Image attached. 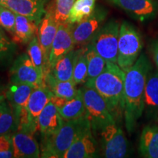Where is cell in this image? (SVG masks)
<instances>
[{
    "label": "cell",
    "mask_w": 158,
    "mask_h": 158,
    "mask_svg": "<svg viewBox=\"0 0 158 158\" xmlns=\"http://www.w3.org/2000/svg\"><path fill=\"white\" fill-rule=\"evenodd\" d=\"M4 1H6V0H0V2H4Z\"/></svg>",
    "instance_id": "obj_36"
},
{
    "label": "cell",
    "mask_w": 158,
    "mask_h": 158,
    "mask_svg": "<svg viewBox=\"0 0 158 158\" xmlns=\"http://www.w3.org/2000/svg\"><path fill=\"white\" fill-rule=\"evenodd\" d=\"M38 25L35 21L24 15L15 13V31L13 40L15 43L27 44L37 35Z\"/></svg>",
    "instance_id": "obj_22"
},
{
    "label": "cell",
    "mask_w": 158,
    "mask_h": 158,
    "mask_svg": "<svg viewBox=\"0 0 158 158\" xmlns=\"http://www.w3.org/2000/svg\"><path fill=\"white\" fill-rule=\"evenodd\" d=\"M58 27L59 24L54 19V9L48 8L46 10V13L43 17L40 23H39L37 32V38L43 50L45 64H46L45 76L49 73V56H50L51 46H52L54 37L56 36Z\"/></svg>",
    "instance_id": "obj_12"
},
{
    "label": "cell",
    "mask_w": 158,
    "mask_h": 158,
    "mask_svg": "<svg viewBox=\"0 0 158 158\" xmlns=\"http://www.w3.org/2000/svg\"><path fill=\"white\" fill-rule=\"evenodd\" d=\"M13 157L12 135L10 134L0 135V158Z\"/></svg>",
    "instance_id": "obj_32"
},
{
    "label": "cell",
    "mask_w": 158,
    "mask_h": 158,
    "mask_svg": "<svg viewBox=\"0 0 158 158\" xmlns=\"http://www.w3.org/2000/svg\"><path fill=\"white\" fill-rule=\"evenodd\" d=\"M143 113L152 119L158 120V70L150 71L144 93Z\"/></svg>",
    "instance_id": "obj_17"
},
{
    "label": "cell",
    "mask_w": 158,
    "mask_h": 158,
    "mask_svg": "<svg viewBox=\"0 0 158 158\" xmlns=\"http://www.w3.org/2000/svg\"><path fill=\"white\" fill-rule=\"evenodd\" d=\"M78 51L79 48L77 50L73 49L68 54L59 59L51 67L48 73L56 80L61 81L72 80L75 63L78 56Z\"/></svg>",
    "instance_id": "obj_20"
},
{
    "label": "cell",
    "mask_w": 158,
    "mask_h": 158,
    "mask_svg": "<svg viewBox=\"0 0 158 158\" xmlns=\"http://www.w3.org/2000/svg\"><path fill=\"white\" fill-rule=\"evenodd\" d=\"M81 89L92 132L100 133L108 124L116 123L106 100L94 89L85 85Z\"/></svg>",
    "instance_id": "obj_5"
},
{
    "label": "cell",
    "mask_w": 158,
    "mask_h": 158,
    "mask_svg": "<svg viewBox=\"0 0 158 158\" xmlns=\"http://www.w3.org/2000/svg\"><path fill=\"white\" fill-rule=\"evenodd\" d=\"M54 94L45 83L33 89L27 103V110L33 122L37 124V119L42 110L51 101Z\"/></svg>",
    "instance_id": "obj_18"
},
{
    "label": "cell",
    "mask_w": 158,
    "mask_h": 158,
    "mask_svg": "<svg viewBox=\"0 0 158 158\" xmlns=\"http://www.w3.org/2000/svg\"><path fill=\"white\" fill-rule=\"evenodd\" d=\"M7 101L6 100V97L5 94H0V108L2 107V106Z\"/></svg>",
    "instance_id": "obj_35"
},
{
    "label": "cell",
    "mask_w": 158,
    "mask_h": 158,
    "mask_svg": "<svg viewBox=\"0 0 158 158\" xmlns=\"http://www.w3.org/2000/svg\"><path fill=\"white\" fill-rule=\"evenodd\" d=\"M100 149L102 155L106 158L126 157L128 142L123 130L116 123L108 124L100 133Z\"/></svg>",
    "instance_id": "obj_7"
},
{
    "label": "cell",
    "mask_w": 158,
    "mask_h": 158,
    "mask_svg": "<svg viewBox=\"0 0 158 158\" xmlns=\"http://www.w3.org/2000/svg\"><path fill=\"white\" fill-rule=\"evenodd\" d=\"M143 46V40L138 29L130 23L123 21L119 28L116 64L126 72L137 61Z\"/></svg>",
    "instance_id": "obj_4"
},
{
    "label": "cell",
    "mask_w": 158,
    "mask_h": 158,
    "mask_svg": "<svg viewBox=\"0 0 158 158\" xmlns=\"http://www.w3.org/2000/svg\"><path fill=\"white\" fill-rule=\"evenodd\" d=\"M150 51H151L153 61L155 62L156 68L158 70V40H156L152 43Z\"/></svg>",
    "instance_id": "obj_34"
},
{
    "label": "cell",
    "mask_w": 158,
    "mask_h": 158,
    "mask_svg": "<svg viewBox=\"0 0 158 158\" xmlns=\"http://www.w3.org/2000/svg\"><path fill=\"white\" fill-rule=\"evenodd\" d=\"M139 21L153 19L158 12L157 0H106Z\"/></svg>",
    "instance_id": "obj_10"
},
{
    "label": "cell",
    "mask_w": 158,
    "mask_h": 158,
    "mask_svg": "<svg viewBox=\"0 0 158 158\" xmlns=\"http://www.w3.org/2000/svg\"><path fill=\"white\" fill-rule=\"evenodd\" d=\"M139 153L146 158H158V122L148 124L142 130Z\"/></svg>",
    "instance_id": "obj_19"
},
{
    "label": "cell",
    "mask_w": 158,
    "mask_h": 158,
    "mask_svg": "<svg viewBox=\"0 0 158 158\" xmlns=\"http://www.w3.org/2000/svg\"><path fill=\"white\" fill-rule=\"evenodd\" d=\"M95 2L96 0H76L68 22L75 24L89 16L95 8Z\"/></svg>",
    "instance_id": "obj_26"
},
{
    "label": "cell",
    "mask_w": 158,
    "mask_h": 158,
    "mask_svg": "<svg viewBox=\"0 0 158 158\" xmlns=\"http://www.w3.org/2000/svg\"><path fill=\"white\" fill-rule=\"evenodd\" d=\"M91 128L86 114L76 119L64 121L62 127L54 133L42 135L40 157L64 158L65 153L74 141Z\"/></svg>",
    "instance_id": "obj_3"
},
{
    "label": "cell",
    "mask_w": 158,
    "mask_h": 158,
    "mask_svg": "<svg viewBox=\"0 0 158 158\" xmlns=\"http://www.w3.org/2000/svg\"><path fill=\"white\" fill-rule=\"evenodd\" d=\"M13 157L37 158L40 157V149L34 135L22 130H17L12 135Z\"/></svg>",
    "instance_id": "obj_14"
},
{
    "label": "cell",
    "mask_w": 158,
    "mask_h": 158,
    "mask_svg": "<svg viewBox=\"0 0 158 158\" xmlns=\"http://www.w3.org/2000/svg\"><path fill=\"white\" fill-rule=\"evenodd\" d=\"M73 24L69 22L59 24L56 36L53 41L48 60L49 71L59 59L74 49L76 45L73 36Z\"/></svg>",
    "instance_id": "obj_11"
},
{
    "label": "cell",
    "mask_w": 158,
    "mask_h": 158,
    "mask_svg": "<svg viewBox=\"0 0 158 158\" xmlns=\"http://www.w3.org/2000/svg\"><path fill=\"white\" fill-rule=\"evenodd\" d=\"M12 43L3 32L2 27H0V59L7 54L10 51Z\"/></svg>",
    "instance_id": "obj_33"
},
{
    "label": "cell",
    "mask_w": 158,
    "mask_h": 158,
    "mask_svg": "<svg viewBox=\"0 0 158 158\" xmlns=\"http://www.w3.org/2000/svg\"><path fill=\"white\" fill-rule=\"evenodd\" d=\"M10 81L12 84H27L37 87L44 84V77L31 62L28 54H22L12 66Z\"/></svg>",
    "instance_id": "obj_9"
},
{
    "label": "cell",
    "mask_w": 158,
    "mask_h": 158,
    "mask_svg": "<svg viewBox=\"0 0 158 158\" xmlns=\"http://www.w3.org/2000/svg\"><path fill=\"white\" fill-rule=\"evenodd\" d=\"M125 74L116 63L107 62L101 74L92 81L84 84L94 89L104 98L116 123L124 116Z\"/></svg>",
    "instance_id": "obj_2"
},
{
    "label": "cell",
    "mask_w": 158,
    "mask_h": 158,
    "mask_svg": "<svg viewBox=\"0 0 158 158\" xmlns=\"http://www.w3.org/2000/svg\"><path fill=\"white\" fill-rule=\"evenodd\" d=\"M17 120L13 108L6 101L0 108V135L16 131Z\"/></svg>",
    "instance_id": "obj_27"
},
{
    "label": "cell",
    "mask_w": 158,
    "mask_h": 158,
    "mask_svg": "<svg viewBox=\"0 0 158 158\" xmlns=\"http://www.w3.org/2000/svg\"><path fill=\"white\" fill-rule=\"evenodd\" d=\"M15 13L5 6L0 5V27L13 35L15 31Z\"/></svg>",
    "instance_id": "obj_31"
},
{
    "label": "cell",
    "mask_w": 158,
    "mask_h": 158,
    "mask_svg": "<svg viewBox=\"0 0 158 158\" xmlns=\"http://www.w3.org/2000/svg\"><path fill=\"white\" fill-rule=\"evenodd\" d=\"M120 24L111 19L104 23L89 43L106 62L116 63Z\"/></svg>",
    "instance_id": "obj_6"
},
{
    "label": "cell",
    "mask_w": 158,
    "mask_h": 158,
    "mask_svg": "<svg viewBox=\"0 0 158 158\" xmlns=\"http://www.w3.org/2000/svg\"><path fill=\"white\" fill-rule=\"evenodd\" d=\"M86 45L79 48L78 56L75 63L72 80L77 85L85 84L87 81L88 65L86 59Z\"/></svg>",
    "instance_id": "obj_28"
},
{
    "label": "cell",
    "mask_w": 158,
    "mask_h": 158,
    "mask_svg": "<svg viewBox=\"0 0 158 158\" xmlns=\"http://www.w3.org/2000/svg\"><path fill=\"white\" fill-rule=\"evenodd\" d=\"M64 122V120L59 114L56 106L50 101L40 114L37 119V130L42 135H49L56 132Z\"/></svg>",
    "instance_id": "obj_16"
},
{
    "label": "cell",
    "mask_w": 158,
    "mask_h": 158,
    "mask_svg": "<svg viewBox=\"0 0 158 158\" xmlns=\"http://www.w3.org/2000/svg\"><path fill=\"white\" fill-rule=\"evenodd\" d=\"M92 128L85 131L71 145L64 158H92L98 157V147Z\"/></svg>",
    "instance_id": "obj_15"
},
{
    "label": "cell",
    "mask_w": 158,
    "mask_h": 158,
    "mask_svg": "<svg viewBox=\"0 0 158 158\" xmlns=\"http://www.w3.org/2000/svg\"><path fill=\"white\" fill-rule=\"evenodd\" d=\"M86 59L88 65V78L86 83L95 79L105 70L107 62L94 50L92 45L89 43L86 45Z\"/></svg>",
    "instance_id": "obj_25"
},
{
    "label": "cell",
    "mask_w": 158,
    "mask_h": 158,
    "mask_svg": "<svg viewBox=\"0 0 158 158\" xmlns=\"http://www.w3.org/2000/svg\"><path fill=\"white\" fill-rule=\"evenodd\" d=\"M76 0H56L54 15L58 24L68 22L71 10Z\"/></svg>",
    "instance_id": "obj_30"
},
{
    "label": "cell",
    "mask_w": 158,
    "mask_h": 158,
    "mask_svg": "<svg viewBox=\"0 0 158 158\" xmlns=\"http://www.w3.org/2000/svg\"><path fill=\"white\" fill-rule=\"evenodd\" d=\"M48 1L49 0H6L0 2V5L11 10L16 14L29 18L39 26L46 13L45 5Z\"/></svg>",
    "instance_id": "obj_13"
},
{
    "label": "cell",
    "mask_w": 158,
    "mask_h": 158,
    "mask_svg": "<svg viewBox=\"0 0 158 158\" xmlns=\"http://www.w3.org/2000/svg\"><path fill=\"white\" fill-rule=\"evenodd\" d=\"M27 54L30 58L31 62L34 64L36 68L45 76L46 64L44 58V55L40 45L37 35L32 37V39L28 43Z\"/></svg>",
    "instance_id": "obj_29"
},
{
    "label": "cell",
    "mask_w": 158,
    "mask_h": 158,
    "mask_svg": "<svg viewBox=\"0 0 158 158\" xmlns=\"http://www.w3.org/2000/svg\"><path fill=\"white\" fill-rule=\"evenodd\" d=\"M35 86L27 84H12L8 86L5 95L13 109L27 108L29 97Z\"/></svg>",
    "instance_id": "obj_21"
},
{
    "label": "cell",
    "mask_w": 158,
    "mask_h": 158,
    "mask_svg": "<svg viewBox=\"0 0 158 158\" xmlns=\"http://www.w3.org/2000/svg\"><path fill=\"white\" fill-rule=\"evenodd\" d=\"M152 68L149 58L142 54L125 72L124 118L126 129L130 134L135 131L138 120L143 114L145 86Z\"/></svg>",
    "instance_id": "obj_1"
},
{
    "label": "cell",
    "mask_w": 158,
    "mask_h": 158,
    "mask_svg": "<svg viewBox=\"0 0 158 158\" xmlns=\"http://www.w3.org/2000/svg\"><path fill=\"white\" fill-rule=\"evenodd\" d=\"M57 108L64 121L74 120L86 115V110L81 89H79L78 94L74 98L65 100L64 103Z\"/></svg>",
    "instance_id": "obj_23"
},
{
    "label": "cell",
    "mask_w": 158,
    "mask_h": 158,
    "mask_svg": "<svg viewBox=\"0 0 158 158\" xmlns=\"http://www.w3.org/2000/svg\"><path fill=\"white\" fill-rule=\"evenodd\" d=\"M108 11L102 6H97L93 13L73 27V36L76 45L86 46L99 31L108 16Z\"/></svg>",
    "instance_id": "obj_8"
},
{
    "label": "cell",
    "mask_w": 158,
    "mask_h": 158,
    "mask_svg": "<svg viewBox=\"0 0 158 158\" xmlns=\"http://www.w3.org/2000/svg\"><path fill=\"white\" fill-rule=\"evenodd\" d=\"M44 83L54 96L64 100H68L74 98L79 90L76 87L77 84L73 80L61 81L56 80L49 73L45 76Z\"/></svg>",
    "instance_id": "obj_24"
}]
</instances>
